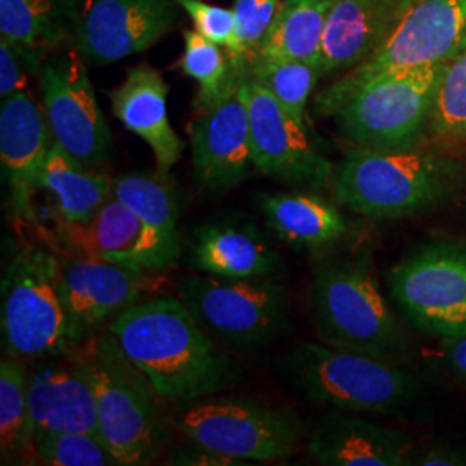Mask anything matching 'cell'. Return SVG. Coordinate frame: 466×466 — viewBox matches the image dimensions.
<instances>
[{
  "instance_id": "cell-39",
  "label": "cell",
  "mask_w": 466,
  "mask_h": 466,
  "mask_svg": "<svg viewBox=\"0 0 466 466\" xmlns=\"http://www.w3.org/2000/svg\"><path fill=\"white\" fill-rule=\"evenodd\" d=\"M442 352L451 370L466 380V335L442 340Z\"/></svg>"
},
{
  "instance_id": "cell-22",
  "label": "cell",
  "mask_w": 466,
  "mask_h": 466,
  "mask_svg": "<svg viewBox=\"0 0 466 466\" xmlns=\"http://www.w3.org/2000/svg\"><path fill=\"white\" fill-rule=\"evenodd\" d=\"M167 84L163 75L138 65L128 69L125 80L109 92L113 115L149 146L159 169L169 171L184 152V140L167 119Z\"/></svg>"
},
{
  "instance_id": "cell-25",
  "label": "cell",
  "mask_w": 466,
  "mask_h": 466,
  "mask_svg": "<svg viewBox=\"0 0 466 466\" xmlns=\"http://www.w3.org/2000/svg\"><path fill=\"white\" fill-rule=\"evenodd\" d=\"M40 187L49 190L59 219L85 223L113 198V178L88 167L52 142Z\"/></svg>"
},
{
  "instance_id": "cell-15",
  "label": "cell",
  "mask_w": 466,
  "mask_h": 466,
  "mask_svg": "<svg viewBox=\"0 0 466 466\" xmlns=\"http://www.w3.org/2000/svg\"><path fill=\"white\" fill-rule=\"evenodd\" d=\"M57 240L69 256L96 258L152 273L177 265L180 237L161 232L116 198L107 200L92 219H57Z\"/></svg>"
},
{
  "instance_id": "cell-36",
  "label": "cell",
  "mask_w": 466,
  "mask_h": 466,
  "mask_svg": "<svg viewBox=\"0 0 466 466\" xmlns=\"http://www.w3.org/2000/svg\"><path fill=\"white\" fill-rule=\"evenodd\" d=\"M46 54L2 38L0 42V99L28 90L32 76L40 75Z\"/></svg>"
},
{
  "instance_id": "cell-30",
  "label": "cell",
  "mask_w": 466,
  "mask_h": 466,
  "mask_svg": "<svg viewBox=\"0 0 466 466\" xmlns=\"http://www.w3.org/2000/svg\"><path fill=\"white\" fill-rule=\"evenodd\" d=\"M246 71L254 82L263 85L283 107L306 127L308 100L321 76V69L313 63L290 59L256 57Z\"/></svg>"
},
{
  "instance_id": "cell-28",
  "label": "cell",
  "mask_w": 466,
  "mask_h": 466,
  "mask_svg": "<svg viewBox=\"0 0 466 466\" xmlns=\"http://www.w3.org/2000/svg\"><path fill=\"white\" fill-rule=\"evenodd\" d=\"M0 451L2 463H21L35 458L28 365L13 356L0 363Z\"/></svg>"
},
{
  "instance_id": "cell-7",
  "label": "cell",
  "mask_w": 466,
  "mask_h": 466,
  "mask_svg": "<svg viewBox=\"0 0 466 466\" xmlns=\"http://www.w3.org/2000/svg\"><path fill=\"white\" fill-rule=\"evenodd\" d=\"M175 425L190 442L250 465L290 458L306 433L292 410L248 398L187 402Z\"/></svg>"
},
{
  "instance_id": "cell-11",
  "label": "cell",
  "mask_w": 466,
  "mask_h": 466,
  "mask_svg": "<svg viewBox=\"0 0 466 466\" xmlns=\"http://www.w3.org/2000/svg\"><path fill=\"white\" fill-rule=\"evenodd\" d=\"M390 294L420 330L448 340L466 335V248L425 246L389 273Z\"/></svg>"
},
{
  "instance_id": "cell-5",
  "label": "cell",
  "mask_w": 466,
  "mask_h": 466,
  "mask_svg": "<svg viewBox=\"0 0 466 466\" xmlns=\"http://www.w3.org/2000/svg\"><path fill=\"white\" fill-rule=\"evenodd\" d=\"M456 171L450 159L427 152L360 147L335 167L330 188L356 215L410 217L444 199Z\"/></svg>"
},
{
  "instance_id": "cell-19",
  "label": "cell",
  "mask_w": 466,
  "mask_h": 466,
  "mask_svg": "<svg viewBox=\"0 0 466 466\" xmlns=\"http://www.w3.org/2000/svg\"><path fill=\"white\" fill-rule=\"evenodd\" d=\"M28 400L35 437L82 432L99 437V411L84 367L66 350L28 365Z\"/></svg>"
},
{
  "instance_id": "cell-1",
  "label": "cell",
  "mask_w": 466,
  "mask_h": 466,
  "mask_svg": "<svg viewBox=\"0 0 466 466\" xmlns=\"http://www.w3.org/2000/svg\"><path fill=\"white\" fill-rule=\"evenodd\" d=\"M107 330L163 400L187 404L209 398L242 377V367L218 348L180 298L135 302Z\"/></svg>"
},
{
  "instance_id": "cell-27",
  "label": "cell",
  "mask_w": 466,
  "mask_h": 466,
  "mask_svg": "<svg viewBox=\"0 0 466 466\" xmlns=\"http://www.w3.org/2000/svg\"><path fill=\"white\" fill-rule=\"evenodd\" d=\"M2 38L40 52L71 42V0H0Z\"/></svg>"
},
{
  "instance_id": "cell-37",
  "label": "cell",
  "mask_w": 466,
  "mask_h": 466,
  "mask_svg": "<svg viewBox=\"0 0 466 466\" xmlns=\"http://www.w3.org/2000/svg\"><path fill=\"white\" fill-rule=\"evenodd\" d=\"M167 465H190V466H240L250 465L244 460H237L232 456L221 454L215 450H209L206 446H200L196 442H190V446L171 451L167 458Z\"/></svg>"
},
{
  "instance_id": "cell-38",
  "label": "cell",
  "mask_w": 466,
  "mask_h": 466,
  "mask_svg": "<svg viewBox=\"0 0 466 466\" xmlns=\"http://www.w3.org/2000/svg\"><path fill=\"white\" fill-rule=\"evenodd\" d=\"M411 465L466 466V450L451 444H432L413 454Z\"/></svg>"
},
{
  "instance_id": "cell-21",
  "label": "cell",
  "mask_w": 466,
  "mask_h": 466,
  "mask_svg": "<svg viewBox=\"0 0 466 466\" xmlns=\"http://www.w3.org/2000/svg\"><path fill=\"white\" fill-rule=\"evenodd\" d=\"M411 0H333L321 42L323 75L348 73L390 34Z\"/></svg>"
},
{
  "instance_id": "cell-9",
  "label": "cell",
  "mask_w": 466,
  "mask_h": 466,
  "mask_svg": "<svg viewBox=\"0 0 466 466\" xmlns=\"http://www.w3.org/2000/svg\"><path fill=\"white\" fill-rule=\"evenodd\" d=\"M444 65L396 71L367 85L333 115L340 134L358 147L413 149L431 121Z\"/></svg>"
},
{
  "instance_id": "cell-10",
  "label": "cell",
  "mask_w": 466,
  "mask_h": 466,
  "mask_svg": "<svg viewBox=\"0 0 466 466\" xmlns=\"http://www.w3.org/2000/svg\"><path fill=\"white\" fill-rule=\"evenodd\" d=\"M178 292L200 327L232 348L265 346L289 329L285 290L268 277L194 275L182 280Z\"/></svg>"
},
{
  "instance_id": "cell-31",
  "label": "cell",
  "mask_w": 466,
  "mask_h": 466,
  "mask_svg": "<svg viewBox=\"0 0 466 466\" xmlns=\"http://www.w3.org/2000/svg\"><path fill=\"white\" fill-rule=\"evenodd\" d=\"M429 127L435 138L466 146V40L446 61L435 88Z\"/></svg>"
},
{
  "instance_id": "cell-32",
  "label": "cell",
  "mask_w": 466,
  "mask_h": 466,
  "mask_svg": "<svg viewBox=\"0 0 466 466\" xmlns=\"http://www.w3.org/2000/svg\"><path fill=\"white\" fill-rule=\"evenodd\" d=\"M184 40L185 50L180 66L187 76L199 84L196 97L198 109L215 102L235 80L240 66L232 65L230 59H227L221 52V47L209 42L198 30L184 32Z\"/></svg>"
},
{
  "instance_id": "cell-13",
  "label": "cell",
  "mask_w": 466,
  "mask_h": 466,
  "mask_svg": "<svg viewBox=\"0 0 466 466\" xmlns=\"http://www.w3.org/2000/svg\"><path fill=\"white\" fill-rule=\"evenodd\" d=\"M178 9L177 0H71V42L86 65H113L169 34Z\"/></svg>"
},
{
  "instance_id": "cell-3",
  "label": "cell",
  "mask_w": 466,
  "mask_h": 466,
  "mask_svg": "<svg viewBox=\"0 0 466 466\" xmlns=\"http://www.w3.org/2000/svg\"><path fill=\"white\" fill-rule=\"evenodd\" d=\"M282 368L304 400L350 413L398 415L413 408L423 390L404 363L325 342H300Z\"/></svg>"
},
{
  "instance_id": "cell-26",
  "label": "cell",
  "mask_w": 466,
  "mask_h": 466,
  "mask_svg": "<svg viewBox=\"0 0 466 466\" xmlns=\"http://www.w3.org/2000/svg\"><path fill=\"white\" fill-rule=\"evenodd\" d=\"M333 0H282L256 57L319 66L321 42Z\"/></svg>"
},
{
  "instance_id": "cell-34",
  "label": "cell",
  "mask_w": 466,
  "mask_h": 466,
  "mask_svg": "<svg viewBox=\"0 0 466 466\" xmlns=\"http://www.w3.org/2000/svg\"><path fill=\"white\" fill-rule=\"evenodd\" d=\"M282 0H235L233 15L237 25V40L240 50V66L250 65L261 42L267 35L269 25L277 16Z\"/></svg>"
},
{
  "instance_id": "cell-24",
  "label": "cell",
  "mask_w": 466,
  "mask_h": 466,
  "mask_svg": "<svg viewBox=\"0 0 466 466\" xmlns=\"http://www.w3.org/2000/svg\"><path fill=\"white\" fill-rule=\"evenodd\" d=\"M259 204L269 228L294 248H329L350 232L346 215L311 190L263 194Z\"/></svg>"
},
{
  "instance_id": "cell-4",
  "label": "cell",
  "mask_w": 466,
  "mask_h": 466,
  "mask_svg": "<svg viewBox=\"0 0 466 466\" xmlns=\"http://www.w3.org/2000/svg\"><path fill=\"white\" fill-rule=\"evenodd\" d=\"M309 308L319 340L340 350L406 363L413 344L380 292L367 256L318 269Z\"/></svg>"
},
{
  "instance_id": "cell-16",
  "label": "cell",
  "mask_w": 466,
  "mask_h": 466,
  "mask_svg": "<svg viewBox=\"0 0 466 466\" xmlns=\"http://www.w3.org/2000/svg\"><path fill=\"white\" fill-rule=\"evenodd\" d=\"M244 69L215 102L198 107L188 125L196 182L208 192L242 184L254 167L249 111L242 94Z\"/></svg>"
},
{
  "instance_id": "cell-6",
  "label": "cell",
  "mask_w": 466,
  "mask_h": 466,
  "mask_svg": "<svg viewBox=\"0 0 466 466\" xmlns=\"http://www.w3.org/2000/svg\"><path fill=\"white\" fill-rule=\"evenodd\" d=\"M465 40L466 0H411L379 49L318 94L315 111L333 116L371 82L396 71L446 63Z\"/></svg>"
},
{
  "instance_id": "cell-33",
  "label": "cell",
  "mask_w": 466,
  "mask_h": 466,
  "mask_svg": "<svg viewBox=\"0 0 466 466\" xmlns=\"http://www.w3.org/2000/svg\"><path fill=\"white\" fill-rule=\"evenodd\" d=\"M35 460L52 466L119 465L100 437L82 432L35 437Z\"/></svg>"
},
{
  "instance_id": "cell-14",
  "label": "cell",
  "mask_w": 466,
  "mask_h": 466,
  "mask_svg": "<svg viewBox=\"0 0 466 466\" xmlns=\"http://www.w3.org/2000/svg\"><path fill=\"white\" fill-rule=\"evenodd\" d=\"M242 94L248 104L254 167L283 184L302 190L332 185V163L315 147L308 127L300 125L263 85L244 69Z\"/></svg>"
},
{
  "instance_id": "cell-17",
  "label": "cell",
  "mask_w": 466,
  "mask_h": 466,
  "mask_svg": "<svg viewBox=\"0 0 466 466\" xmlns=\"http://www.w3.org/2000/svg\"><path fill=\"white\" fill-rule=\"evenodd\" d=\"M154 282L152 271L96 258L61 259L67 342H82L134 306Z\"/></svg>"
},
{
  "instance_id": "cell-20",
  "label": "cell",
  "mask_w": 466,
  "mask_h": 466,
  "mask_svg": "<svg viewBox=\"0 0 466 466\" xmlns=\"http://www.w3.org/2000/svg\"><path fill=\"white\" fill-rule=\"evenodd\" d=\"M308 451L327 466H402L411 465L413 458L408 435L339 410L318 423Z\"/></svg>"
},
{
  "instance_id": "cell-12",
  "label": "cell",
  "mask_w": 466,
  "mask_h": 466,
  "mask_svg": "<svg viewBox=\"0 0 466 466\" xmlns=\"http://www.w3.org/2000/svg\"><path fill=\"white\" fill-rule=\"evenodd\" d=\"M86 66L75 47L52 54L44 59L38 85L54 142L85 167H99L109 157L111 132Z\"/></svg>"
},
{
  "instance_id": "cell-18",
  "label": "cell",
  "mask_w": 466,
  "mask_h": 466,
  "mask_svg": "<svg viewBox=\"0 0 466 466\" xmlns=\"http://www.w3.org/2000/svg\"><path fill=\"white\" fill-rule=\"evenodd\" d=\"M54 138L44 106L30 90L2 99L0 106V161L7 187L9 211L17 219L35 218V194L40 187Z\"/></svg>"
},
{
  "instance_id": "cell-29",
  "label": "cell",
  "mask_w": 466,
  "mask_h": 466,
  "mask_svg": "<svg viewBox=\"0 0 466 466\" xmlns=\"http://www.w3.org/2000/svg\"><path fill=\"white\" fill-rule=\"evenodd\" d=\"M113 198L157 230L178 235L180 206L175 182L165 169L119 175L113 178Z\"/></svg>"
},
{
  "instance_id": "cell-35",
  "label": "cell",
  "mask_w": 466,
  "mask_h": 466,
  "mask_svg": "<svg viewBox=\"0 0 466 466\" xmlns=\"http://www.w3.org/2000/svg\"><path fill=\"white\" fill-rule=\"evenodd\" d=\"M180 9L190 16L194 28L209 42L228 52V59L240 66V50L237 40V25L232 9L211 5L204 0H177ZM242 67V66H240Z\"/></svg>"
},
{
  "instance_id": "cell-8",
  "label": "cell",
  "mask_w": 466,
  "mask_h": 466,
  "mask_svg": "<svg viewBox=\"0 0 466 466\" xmlns=\"http://www.w3.org/2000/svg\"><path fill=\"white\" fill-rule=\"evenodd\" d=\"M61 259L42 248H23L2 279V346L7 356L38 360L66 348Z\"/></svg>"
},
{
  "instance_id": "cell-23",
  "label": "cell",
  "mask_w": 466,
  "mask_h": 466,
  "mask_svg": "<svg viewBox=\"0 0 466 466\" xmlns=\"http://www.w3.org/2000/svg\"><path fill=\"white\" fill-rule=\"evenodd\" d=\"M194 267L225 279L269 277L280 268V256L267 237L250 225H209L194 237Z\"/></svg>"
},
{
  "instance_id": "cell-2",
  "label": "cell",
  "mask_w": 466,
  "mask_h": 466,
  "mask_svg": "<svg viewBox=\"0 0 466 466\" xmlns=\"http://www.w3.org/2000/svg\"><path fill=\"white\" fill-rule=\"evenodd\" d=\"M94 387L99 411V437L123 466L149 465L167 441L163 400L147 375L117 344L115 335H90L65 348Z\"/></svg>"
}]
</instances>
